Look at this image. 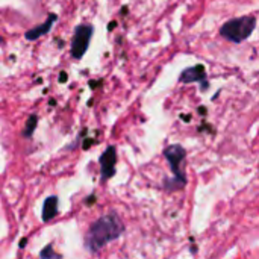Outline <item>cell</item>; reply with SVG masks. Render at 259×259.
Instances as JSON below:
<instances>
[{
	"instance_id": "obj_4",
	"label": "cell",
	"mask_w": 259,
	"mask_h": 259,
	"mask_svg": "<svg viewBox=\"0 0 259 259\" xmlns=\"http://www.w3.org/2000/svg\"><path fill=\"white\" fill-rule=\"evenodd\" d=\"M91 36H93V26L80 24L76 27L74 35H73V42H71V56L74 59H80L87 53Z\"/></svg>"
},
{
	"instance_id": "obj_5",
	"label": "cell",
	"mask_w": 259,
	"mask_h": 259,
	"mask_svg": "<svg viewBox=\"0 0 259 259\" xmlns=\"http://www.w3.org/2000/svg\"><path fill=\"white\" fill-rule=\"evenodd\" d=\"M115 162H117V152L115 147H108L105 153L100 156V167H102V181H108L115 173Z\"/></svg>"
},
{
	"instance_id": "obj_9",
	"label": "cell",
	"mask_w": 259,
	"mask_h": 259,
	"mask_svg": "<svg viewBox=\"0 0 259 259\" xmlns=\"http://www.w3.org/2000/svg\"><path fill=\"white\" fill-rule=\"evenodd\" d=\"M36 123H38V118H36V115H30V117L27 118L26 129L23 131V135H24L26 138H29V137L33 134V131H35V127H36Z\"/></svg>"
},
{
	"instance_id": "obj_8",
	"label": "cell",
	"mask_w": 259,
	"mask_h": 259,
	"mask_svg": "<svg viewBox=\"0 0 259 259\" xmlns=\"http://www.w3.org/2000/svg\"><path fill=\"white\" fill-rule=\"evenodd\" d=\"M58 214V199L55 196L49 197L42 206V222H50Z\"/></svg>"
},
{
	"instance_id": "obj_6",
	"label": "cell",
	"mask_w": 259,
	"mask_h": 259,
	"mask_svg": "<svg viewBox=\"0 0 259 259\" xmlns=\"http://www.w3.org/2000/svg\"><path fill=\"white\" fill-rule=\"evenodd\" d=\"M179 82L182 83H194V82H202L203 88H206V70L202 64L193 65L190 68H185L181 76H179Z\"/></svg>"
},
{
	"instance_id": "obj_3",
	"label": "cell",
	"mask_w": 259,
	"mask_h": 259,
	"mask_svg": "<svg viewBox=\"0 0 259 259\" xmlns=\"http://www.w3.org/2000/svg\"><path fill=\"white\" fill-rule=\"evenodd\" d=\"M164 156L170 164L171 173H173V181L165 182L167 188H182L187 184V178L182 173V162L187 156V150L181 144H173L168 146L164 150Z\"/></svg>"
},
{
	"instance_id": "obj_1",
	"label": "cell",
	"mask_w": 259,
	"mask_h": 259,
	"mask_svg": "<svg viewBox=\"0 0 259 259\" xmlns=\"http://www.w3.org/2000/svg\"><path fill=\"white\" fill-rule=\"evenodd\" d=\"M124 232V225L115 212L100 217L96 220L85 238V247L91 253L100 252L106 244L121 237Z\"/></svg>"
},
{
	"instance_id": "obj_10",
	"label": "cell",
	"mask_w": 259,
	"mask_h": 259,
	"mask_svg": "<svg viewBox=\"0 0 259 259\" xmlns=\"http://www.w3.org/2000/svg\"><path fill=\"white\" fill-rule=\"evenodd\" d=\"M39 256H41V258H47V259L59 258V255H58V253H55V252H53V249H52L50 246H49V247H46V249L39 253Z\"/></svg>"
},
{
	"instance_id": "obj_7",
	"label": "cell",
	"mask_w": 259,
	"mask_h": 259,
	"mask_svg": "<svg viewBox=\"0 0 259 259\" xmlns=\"http://www.w3.org/2000/svg\"><path fill=\"white\" fill-rule=\"evenodd\" d=\"M56 21V15L55 14H52L41 26H36V27H33V29H30L29 32H26V39H29V41H33V39H36V38H39V36H42V35H46L49 30H50V27H52V24Z\"/></svg>"
},
{
	"instance_id": "obj_2",
	"label": "cell",
	"mask_w": 259,
	"mask_h": 259,
	"mask_svg": "<svg viewBox=\"0 0 259 259\" xmlns=\"http://www.w3.org/2000/svg\"><path fill=\"white\" fill-rule=\"evenodd\" d=\"M256 27V17L255 15H243L238 18H232L226 21L220 27V35L235 44L246 41Z\"/></svg>"
}]
</instances>
